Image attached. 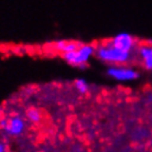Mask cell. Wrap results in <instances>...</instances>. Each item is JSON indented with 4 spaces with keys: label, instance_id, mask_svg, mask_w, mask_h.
<instances>
[{
    "label": "cell",
    "instance_id": "6da1fadb",
    "mask_svg": "<svg viewBox=\"0 0 152 152\" xmlns=\"http://www.w3.org/2000/svg\"><path fill=\"white\" fill-rule=\"evenodd\" d=\"M95 56L99 61L108 65L130 64V62L136 56V52H128L118 49L106 40L99 44H96Z\"/></svg>",
    "mask_w": 152,
    "mask_h": 152
},
{
    "label": "cell",
    "instance_id": "7a4b0ae2",
    "mask_svg": "<svg viewBox=\"0 0 152 152\" xmlns=\"http://www.w3.org/2000/svg\"><path fill=\"white\" fill-rule=\"evenodd\" d=\"M96 54V44L80 43V46L69 53L62 54L61 57L73 67L86 69L91 60Z\"/></svg>",
    "mask_w": 152,
    "mask_h": 152
},
{
    "label": "cell",
    "instance_id": "3957f363",
    "mask_svg": "<svg viewBox=\"0 0 152 152\" xmlns=\"http://www.w3.org/2000/svg\"><path fill=\"white\" fill-rule=\"evenodd\" d=\"M27 127V119L20 114H13L8 117L7 116L0 117V129L11 138L21 137L26 132Z\"/></svg>",
    "mask_w": 152,
    "mask_h": 152
},
{
    "label": "cell",
    "instance_id": "277c9868",
    "mask_svg": "<svg viewBox=\"0 0 152 152\" xmlns=\"http://www.w3.org/2000/svg\"><path fill=\"white\" fill-rule=\"evenodd\" d=\"M106 75L111 80L117 82H133L137 80L140 76V73L136 67L130 64L120 65H108L106 69Z\"/></svg>",
    "mask_w": 152,
    "mask_h": 152
},
{
    "label": "cell",
    "instance_id": "5b68a950",
    "mask_svg": "<svg viewBox=\"0 0 152 152\" xmlns=\"http://www.w3.org/2000/svg\"><path fill=\"white\" fill-rule=\"evenodd\" d=\"M108 41L116 48L128 52H136L139 43L138 40L132 34H130L128 32H120L115 34L113 38L108 39Z\"/></svg>",
    "mask_w": 152,
    "mask_h": 152
},
{
    "label": "cell",
    "instance_id": "8992f818",
    "mask_svg": "<svg viewBox=\"0 0 152 152\" xmlns=\"http://www.w3.org/2000/svg\"><path fill=\"white\" fill-rule=\"evenodd\" d=\"M136 56L139 58L141 66L152 72V42L139 44L136 50Z\"/></svg>",
    "mask_w": 152,
    "mask_h": 152
},
{
    "label": "cell",
    "instance_id": "52a82bcc",
    "mask_svg": "<svg viewBox=\"0 0 152 152\" xmlns=\"http://www.w3.org/2000/svg\"><path fill=\"white\" fill-rule=\"evenodd\" d=\"M82 42H77V41H73V40H58V41H55L52 44V48L51 49L53 50L54 52L58 53L60 55L64 53H69L71 51H74L76 50Z\"/></svg>",
    "mask_w": 152,
    "mask_h": 152
},
{
    "label": "cell",
    "instance_id": "ba28073f",
    "mask_svg": "<svg viewBox=\"0 0 152 152\" xmlns=\"http://www.w3.org/2000/svg\"><path fill=\"white\" fill-rule=\"evenodd\" d=\"M28 122H30L32 125H39L40 122L43 120V113L40 108L35 106H30L28 107L24 110V115H23Z\"/></svg>",
    "mask_w": 152,
    "mask_h": 152
},
{
    "label": "cell",
    "instance_id": "9c48e42d",
    "mask_svg": "<svg viewBox=\"0 0 152 152\" xmlns=\"http://www.w3.org/2000/svg\"><path fill=\"white\" fill-rule=\"evenodd\" d=\"M74 87H75V91L78 94H80V95H86L91 91V85H89V83L87 82V80H85L83 77L76 78L74 80Z\"/></svg>",
    "mask_w": 152,
    "mask_h": 152
},
{
    "label": "cell",
    "instance_id": "30bf717a",
    "mask_svg": "<svg viewBox=\"0 0 152 152\" xmlns=\"http://www.w3.org/2000/svg\"><path fill=\"white\" fill-rule=\"evenodd\" d=\"M0 152H8V145L4 142H0Z\"/></svg>",
    "mask_w": 152,
    "mask_h": 152
},
{
    "label": "cell",
    "instance_id": "8fae6325",
    "mask_svg": "<svg viewBox=\"0 0 152 152\" xmlns=\"http://www.w3.org/2000/svg\"><path fill=\"white\" fill-rule=\"evenodd\" d=\"M1 116H4V107L0 105V117Z\"/></svg>",
    "mask_w": 152,
    "mask_h": 152
},
{
    "label": "cell",
    "instance_id": "7c38bea8",
    "mask_svg": "<svg viewBox=\"0 0 152 152\" xmlns=\"http://www.w3.org/2000/svg\"><path fill=\"white\" fill-rule=\"evenodd\" d=\"M148 100H149V103H151V104H152V94H151V95H149Z\"/></svg>",
    "mask_w": 152,
    "mask_h": 152
}]
</instances>
